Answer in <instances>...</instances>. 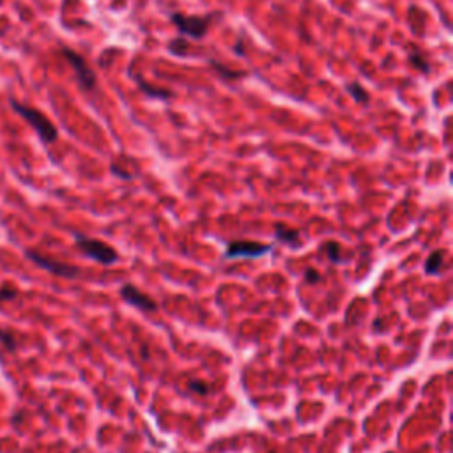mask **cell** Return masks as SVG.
I'll list each match as a JSON object with an SVG mask.
<instances>
[{
    "label": "cell",
    "mask_w": 453,
    "mask_h": 453,
    "mask_svg": "<svg viewBox=\"0 0 453 453\" xmlns=\"http://www.w3.org/2000/svg\"><path fill=\"white\" fill-rule=\"evenodd\" d=\"M271 244L255 243V241H235L226 246V259H257L271 251Z\"/></svg>",
    "instance_id": "4"
},
{
    "label": "cell",
    "mask_w": 453,
    "mask_h": 453,
    "mask_svg": "<svg viewBox=\"0 0 453 453\" xmlns=\"http://www.w3.org/2000/svg\"><path fill=\"white\" fill-rule=\"evenodd\" d=\"M64 55L66 59L69 61V64L73 66L75 71H76V76H78V81H80V85L83 87V89H94V85H96V75L90 71V68L87 64H85L83 57H80L78 53H75L73 50H64Z\"/></svg>",
    "instance_id": "6"
},
{
    "label": "cell",
    "mask_w": 453,
    "mask_h": 453,
    "mask_svg": "<svg viewBox=\"0 0 453 453\" xmlns=\"http://www.w3.org/2000/svg\"><path fill=\"white\" fill-rule=\"evenodd\" d=\"M25 257H27L30 262L36 264L37 267H41V269L52 273V275L64 276V278H76V276L80 275V269H78L76 266H69V264L59 262V260L45 257V255L37 253V251L27 250L25 251Z\"/></svg>",
    "instance_id": "3"
},
{
    "label": "cell",
    "mask_w": 453,
    "mask_h": 453,
    "mask_svg": "<svg viewBox=\"0 0 453 453\" xmlns=\"http://www.w3.org/2000/svg\"><path fill=\"white\" fill-rule=\"evenodd\" d=\"M172 21L179 27L182 34H186L195 39H200L207 34L209 28V18L200 16H184V14H172Z\"/></svg>",
    "instance_id": "5"
},
{
    "label": "cell",
    "mask_w": 453,
    "mask_h": 453,
    "mask_svg": "<svg viewBox=\"0 0 453 453\" xmlns=\"http://www.w3.org/2000/svg\"><path fill=\"white\" fill-rule=\"evenodd\" d=\"M12 108L16 110L21 117L27 119V121L30 122V126L37 131L39 138L45 142V144H52V142L57 140V128L53 126V122L46 117L45 113H41L39 110H36V108H30V106L20 105V103H16V101H12Z\"/></svg>",
    "instance_id": "1"
},
{
    "label": "cell",
    "mask_w": 453,
    "mask_h": 453,
    "mask_svg": "<svg viewBox=\"0 0 453 453\" xmlns=\"http://www.w3.org/2000/svg\"><path fill=\"white\" fill-rule=\"evenodd\" d=\"M0 344H2V347H4L5 351L14 352L16 351L18 342H16V338L12 336V333H9L7 329H4V328H0Z\"/></svg>",
    "instance_id": "10"
},
{
    "label": "cell",
    "mask_w": 453,
    "mask_h": 453,
    "mask_svg": "<svg viewBox=\"0 0 453 453\" xmlns=\"http://www.w3.org/2000/svg\"><path fill=\"white\" fill-rule=\"evenodd\" d=\"M20 296V292L14 287H2L0 289V303L2 301H14Z\"/></svg>",
    "instance_id": "14"
},
{
    "label": "cell",
    "mask_w": 453,
    "mask_h": 453,
    "mask_svg": "<svg viewBox=\"0 0 453 453\" xmlns=\"http://www.w3.org/2000/svg\"><path fill=\"white\" fill-rule=\"evenodd\" d=\"M445 251H434L432 255H430L429 259H427V262H425V271L429 273V275H434V273L439 271V267H441L443 264V259H445Z\"/></svg>",
    "instance_id": "9"
},
{
    "label": "cell",
    "mask_w": 453,
    "mask_h": 453,
    "mask_svg": "<svg viewBox=\"0 0 453 453\" xmlns=\"http://www.w3.org/2000/svg\"><path fill=\"white\" fill-rule=\"evenodd\" d=\"M121 296L122 300L128 304H133V306L140 308L144 311H156L158 310V304L152 298H149L147 294H144L142 291H138L135 285H124L121 289Z\"/></svg>",
    "instance_id": "7"
},
{
    "label": "cell",
    "mask_w": 453,
    "mask_h": 453,
    "mask_svg": "<svg viewBox=\"0 0 453 453\" xmlns=\"http://www.w3.org/2000/svg\"><path fill=\"white\" fill-rule=\"evenodd\" d=\"M213 66H215V68H218V69H220V73H222L223 76H226V78H237V76H241V75H243V73H230L228 69L222 68V66L216 64V62H213Z\"/></svg>",
    "instance_id": "17"
},
{
    "label": "cell",
    "mask_w": 453,
    "mask_h": 453,
    "mask_svg": "<svg viewBox=\"0 0 453 453\" xmlns=\"http://www.w3.org/2000/svg\"><path fill=\"white\" fill-rule=\"evenodd\" d=\"M276 237L285 244H291V246H296L300 243V232L287 225H276Z\"/></svg>",
    "instance_id": "8"
},
{
    "label": "cell",
    "mask_w": 453,
    "mask_h": 453,
    "mask_svg": "<svg viewBox=\"0 0 453 453\" xmlns=\"http://www.w3.org/2000/svg\"><path fill=\"white\" fill-rule=\"evenodd\" d=\"M324 250H326V253H328V257H329V260H331V262H338V260H340V244L338 243H335V241H329V243H326Z\"/></svg>",
    "instance_id": "11"
},
{
    "label": "cell",
    "mask_w": 453,
    "mask_h": 453,
    "mask_svg": "<svg viewBox=\"0 0 453 453\" xmlns=\"http://www.w3.org/2000/svg\"><path fill=\"white\" fill-rule=\"evenodd\" d=\"M188 388L191 389L193 393H198V395H207L211 389V386L207 384V382H204V380H190V384H188Z\"/></svg>",
    "instance_id": "12"
},
{
    "label": "cell",
    "mask_w": 453,
    "mask_h": 453,
    "mask_svg": "<svg viewBox=\"0 0 453 453\" xmlns=\"http://www.w3.org/2000/svg\"><path fill=\"white\" fill-rule=\"evenodd\" d=\"M186 41H181V39H177V41H174L172 45H170V52L172 53H175V55H182L184 53V50H186Z\"/></svg>",
    "instance_id": "15"
},
{
    "label": "cell",
    "mask_w": 453,
    "mask_h": 453,
    "mask_svg": "<svg viewBox=\"0 0 453 453\" xmlns=\"http://www.w3.org/2000/svg\"><path fill=\"white\" fill-rule=\"evenodd\" d=\"M347 90L352 94V96H354V99H358V101H360V103H365V101H367V99H368V94L365 92V90L361 89V87H360V85H358V83H351V85H347Z\"/></svg>",
    "instance_id": "13"
},
{
    "label": "cell",
    "mask_w": 453,
    "mask_h": 453,
    "mask_svg": "<svg viewBox=\"0 0 453 453\" xmlns=\"http://www.w3.org/2000/svg\"><path fill=\"white\" fill-rule=\"evenodd\" d=\"M75 239H76L78 250H80L83 255H87L89 259L96 260V262L110 266V264H113L119 259L117 251L113 250L112 246H108L106 243L99 241V239L87 237V235H83V234H75Z\"/></svg>",
    "instance_id": "2"
},
{
    "label": "cell",
    "mask_w": 453,
    "mask_h": 453,
    "mask_svg": "<svg viewBox=\"0 0 453 453\" xmlns=\"http://www.w3.org/2000/svg\"><path fill=\"white\" fill-rule=\"evenodd\" d=\"M304 276H306V282L308 283H319L320 280V273L317 271V269H306L304 271Z\"/></svg>",
    "instance_id": "16"
}]
</instances>
